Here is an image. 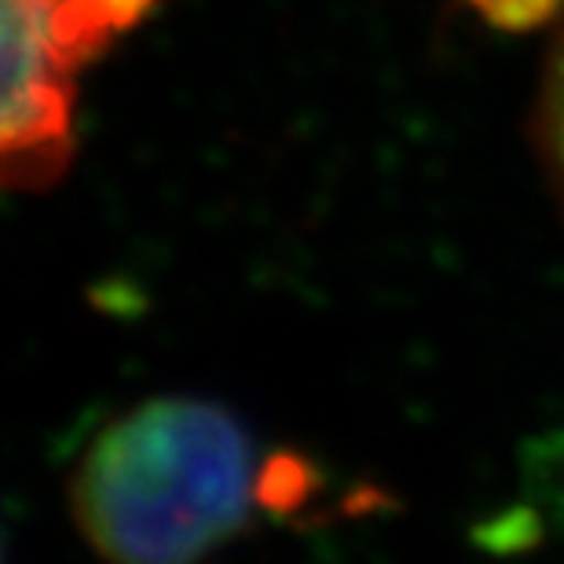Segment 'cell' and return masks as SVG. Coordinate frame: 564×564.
<instances>
[{"label": "cell", "mask_w": 564, "mask_h": 564, "mask_svg": "<svg viewBox=\"0 0 564 564\" xmlns=\"http://www.w3.org/2000/svg\"><path fill=\"white\" fill-rule=\"evenodd\" d=\"M66 502L107 564H202L268 506V466L224 403L154 397L99 429Z\"/></svg>", "instance_id": "cell-1"}, {"label": "cell", "mask_w": 564, "mask_h": 564, "mask_svg": "<svg viewBox=\"0 0 564 564\" xmlns=\"http://www.w3.org/2000/svg\"><path fill=\"white\" fill-rule=\"evenodd\" d=\"M77 70L44 37L30 0H4V118L0 158L8 191H48L77 151Z\"/></svg>", "instance_id": "cell-2"}, {"label": "cell", "mask_w": 564, "mask_h": 564, "mask_svg": "<svg viewBox=\"0 0 564 564\" xmlns=\"http://www.w3.org/2000/svg\"><path fill=\"white\" fill-rule=\"evenodd\" d=\"M528 140H532L539 173H543L564 220V22L543 55L532 115H528Z\"/></svg>", "instance_id": "cell-3"}, {"label": "cell", "mask_w": 564, "mask_h": 564, "mask_svg": "<svg viewBox=\"0 0 564 564\" xmlns=\"http://www.w3.org/2000/svg\"><path fill=\"white\" fill-rule=\"evenodd\" d=\"M466 8L484 26L510 37L535 33L564 15V0H466Z\"/></svg>", "instance_id": "cell-4"}, {"label": "cell", "mask_w": 564, "mask_h": 564, "mask_svg": "<svg viewBox=\"0 0 564 564\" xmlns=\"http://www.w3.org/2000/svg\"><path fill=\"white\" fill-rule=\"evenodd\" d=\"M557 466H561V488H564V436H561V451H557Z\"/></svg>", "instance_id": "cell-5"}]
</instances>
